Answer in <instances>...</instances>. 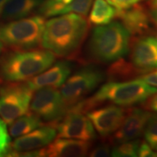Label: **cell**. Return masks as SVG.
<instances>
[{"label":"cell","mask_w":157,"mask_h":157,"mask_svg":"<svg viewBox=\"0 0 157 157\" xmlns=\"http://www.w3.org/2000/svg\"><path fill=\"white\" fill-rule=\"evenodd\" d=\"M88 29L89 23L82 15L63 14L45 23L41 44L56 56L71 59L81 48Z\"/></svg>","instance_id":"6da1fadb"},{"label":"cell","mask_w":157,"mask_h":157,"mask_svg":"<svg viewBox=\"0 0 157 157\" xmlns=\"http://www.w3.org/2000/svg\"><path fill=\"white\" fill-rule=\"evenodd\" d=\"M156 92L157 87L138 78L132 81H110L102 86L90 99L76 103L75 108L82 112H87L98 104L105 101L120 106H132L143 103Z\"/></svg>","instance_id":"7a4b0ae2"},{"label":"cell","mask_w":157,"mask_h":157,"mask_svg":"<svg viewBox=\"0 0 157 157\" xmlns=\"http://www.w3.org/2000/svg\"><path fill=\"white\" fill-rule=\"evenodd\" d=\"M56 59L48 50L8 52L0 58V79L5 82L28 81L50 68Z\"/></svg>","instance_id":"3957f363"},{"label":"cell","mask_w":157,"mask_h":157,"mask_svg":"<svg viewBox=\"0 0 157 157\" xmlns=\"http://www.w3.org/2000/svg\"><path fill=\"white\" fill-rule=\"evenodd\" d=\"M129 44V33L121 23L115 21L94 29L88 44V52L95 61L113 63L128 52Z\"/></svg>","instance_id":"277c9868"},{"label":"cell","mask_w":157,"mask_h":157,"mask_svg":"<svg viewBox=\"0 0 157 157\" xmlns=\"http://www.w3.org/2000/svg\"><path fill=\"white\" fill-rule=\"evenodd\" d=\"M45 23L40 15L11 21L0 26V41L14 51L35 50L42 42Z\"/></svg>","instance_id":"5b68a950"},{"label":"cell","mask_w":157,"mask_h":157,"mask_svg":"<svg viewBox=\"0 0 157 157\" xmlns=\"http://www.w3.org/2000/svg\"><path fill=\"white\" fill-rule=\"evenodd\" d=\"M34 90L26 82H6L0 89V117L10 125L17 118L26 114Z\"/></svg>","instance_id":"8992f818"},{"label":"cell","mask_w":157,"mask_h":157,"mask_svg":"<svg viewBox=\"0 0 157 157\" xmlns=\"http://www.w3.org/2000/svg\"><path fill=\"white\" fill-rule=\"evenodd\" d=\"M103 74L92 66L82 68L68 77L60 90L68 109L83 101L103 80Z\"/></svg>","instance_id":"52a82bcc"},{"label":"cell","mask_w":157,"mask_h":157,"mask_svg":"<svg viewBox=\"0 0 157 157\" xmlns=\"http://www.w3.org/2000/svg\"><path fill=\"white\" fill-rule=\"evenodd\" d=\"M29 105L31 113L42 121L55 126L66 114L68 107L58 88L46 87L35 90Z\"/></svg>","instance_id":"ba28073f"},{"label":"cell","mask_w":157,"mask_h":157,"mask_svg":"<svg viewBox=\"0 0 157 157\" xmlns=\"http://www.w3.org/2000/svg\"><path fill=\"white\" fill-rule=\"evenodd\" d=\"M55 127L58 137L87 142L95 138V129L87 116L73 107L68 109L66 114L55 125Z\"/></svg>","instance_id":"9c48e42d"},{"label":"cell","mask_w":157,"mask_h":157,"mask_svg":"<svg viewBox=\"0 0 157 157\" xmlns=\"http://www.w3.org/2000/svg\"><path fill=\"white\" fill-rule=\"evenodd\" d=\"M127 111L123 108L115 105L88 111L87 117L93 124L94 128L101 136H109L121 126Z\"/></svg>","instance_id":"30bf717a"},{"label":"cell","mask_w":157,"mask_h":157,"mask_svg":"<svg viewBox=\"0 0 157 157\" xmlns=\"http://www.w3.org/2000/svg\"><path fill=\"white\" fill-rule=\"evenodd\" d=\"M132 63L145 73L157 68V38L143 36L133 40L130 48Z\"/></svg>","instance_id":"8fae6325"},{"label":"cell","mask_w":157,"mask_h":157,"mask_svg":"<svg viewBox=\"0 0 157 157\" xmlns=\"http://www.w3.org/2000/svg\"><path fill=\"white\" fill-rule=\"evenodd\" d=\"M117 17L129 34L133 36H144L151 31L152 22L150 13L139 2L127 9L117 10Z\"/></svg>","instance_id":"7c38bea8"},{"label":"cell","mask_w":157,"mask_h":157,"mask_svg":"<svg viewBox=\"0 0 157 157\" xmlns=\"http://www.w3.org/2000/svg\"><path fill=\"white\" fill-rule=\"evenodd\" d=\"M56 135V128L52 125L39 127L27 134L17 137L10 145L8 156L11 153L30 151L44 148L54 140Z\"/></svg>","instance_id":"4fadbf2b"},{"label":"cell","mask_w":157,"mask_h":157,"mask_svg":"<svg viewBox=\"0 0 157 157\" xmlns=\"http://www.w3.org/2000/svg\"><path fill=\"white\" fill-rule=\"evenodd\" d=\"M151 113L140 109H133L127 111L120 127L115 132L113 139L117 143L135 140L144 132L147 122Z\"/></svg>","instance_id":"5bb4252c"},{"label":"cell","mask_w":157,"mask_h":157,"mask_svg":"<svg viewBox=\"0 0 157 157\" xmlns=\"http://www.w3.org/2000/svg\"><path fill=\"white\" fill-rule=\"evenodd\" d=\"M91 143L76 139L61 138L52 140L40 149V156L81 157L89 154Z\"/></svg>","instance_id":"9a60e30c"},{"label":"cell","mask_w":157,"mask_h":157,"mask_svg":"<svg viewBox=\"0 0 157 157\" xmlns=\"http://www.w3.org/2000/svg\"><path fill=\"white\" fill-rule=\"evenodd\" d=\"M71 73V66L68 61H59L52 67L26 81L31 90H35L46 87H61Z\"/></svg>","instance_id":"2e32d148"},{"label":"cell","mask_w":157,"mask_h":157,"mask_svg":"<svg viewBox=\"0 0 157 157\" xmlns=\"http://www.w3.org/2000/svg\"><path fill=\"white\" fill-rule=\"evenodd\" d=\"M43 0H8L2 10V17L5 21L23 18L39 7Z\"/></svg>","instance_id":"e0dca14e"},{"label":"cell","mask_w":157,"mask_h":157,"mask_svg":"<svg viewBox=\"0 0 157 157\" xmlns=\"http://www.w3.org/2000/svg\"><path fill=\"white\" fill-rule=\"evenodd\" d=\"M117 10L105 0H95L89 16L90 24L100 26L111 23L117 17Z\"/></svg>","instance_id":"ac0fdd59"},{"label":"cell","mask_w":157,"mask_h":157,"mask_svg":"<svg viewBox=\"0 0 157 157\" xmlns=\"http://www.w3.org/2000/svg\"><path fill=\"white\" fill-rule=\"evenodd\" d=\"M113 63L107 71V75L111 82L125 81L130 78H135L141 74H146L137 68L132 63L123 60L122 58Z\"/></svg>","instance_id":"d6986e66"},{"label":"cell","mask_w":157,"mask_h":157,"mask_svg":"<svg viewBox=\"0 0 157 157\" xmlns=\"http://www.w3.org/2000/svg\"><path fill=\"white\" fill-rule=\"evenodd\" d=\"M43 124V121L33 113H26L15 119L10 124V135L17 137L34 130Z\"/></svg>","instance_id":"ffe728a7"},{"label":"cell","mask_w":157,"mask_h":157,"mask_svg":"<svg viewBox=\"0 0 157 157\" xmlns=\"http://www.w3.org/2000/svg\"><path fill=\"white\" fill-rule=\"evenodd\" d=\"M140 144V140L135 139L118 143L117 146L111 150V156L115 157L137 156Z\"/></svg>","instance_id":"44dd1931"},{"label":"cell","mask_w":157,"mask_h":157,"mask_svg":"<svg viewBox=\"0 0 157 157\" xmlns=\"http://www.w3.org/2000/svg\"><path fill=\"white\" fill-rule=\"evenodd\" d=\"M93 0H73L66 5L60 12V15L67 13H76L82 16H87Z\"/></svg>","instance_id":"7402d4cb"},{"label":"cell","mask_w":157,"mask_h":157,"mask_svg":"<svg viewBox=\"0 0 157 157\" xmlns=\"http://www.w3.org/2000/svg\"><path fill=\"white\" fill-rule=\"evenodd\" d=\"M144 136L146 143L151 148L157 146V115L151 114L149 118L144 130Z\"/></svg>","instance_id":"603a6c76"},{"label":"cell","mask_w":157,"mask_h":157,"mask_svg":"<svg viewBox=\"0 0 157 157\" xmlns=\"http://www.w3.org/2000/svg\"><path fill=\"white\" fill-rule=\"evenodd\" d=\"M10 145V137L7 132V124L0 119V156H8Z\"/></svg>","instance_id":"cb8c5ba5"},{"label":"cell","mask_w":157,"mask_h":157,"mask_svg":"<svg viewBox=\"0 0 157 157\" xmlns=\"http://www.w3.org/2000/svg\"><path fill=\"white\" fill-rule=\"evenodd\" d=\"M111 148L108 145H101L93 149L89 154L92 157H105L111 156Z\"/></svg>","instance_id":"d4e9b609"},{"label":"cell","mask_w":157,"mask_h":157,"mask_svg":"<svg viewBox=\"0 0 157 157\" xmlns=\"http://www.w3.org/2000/svg\"><path fill=\"white\" fill-rule=\"evenodd\" d=\"M137 156L140 157H154L157 156V152L152 150L151 147L148 145V143L143 142L140 143L138 149Z\"/></svg>","instance_id":"484cf974"},{"label":"cell","mask_w":157,"mask_h":157,"mask_svg":"<svg viewBox=\"0 0 157 157\" xmlns=\"http://www.w3.org/2000/svg\"><path fill=\"white\" fill-rule=\"evenodd\" d=\"M138 79L142 80L146 83L150 84L153 87H157V68L155 71L148 72V73L143 74L140 77H138Z\"/></svg>","instance_id":"4316f807"},{"label":"cell","mask_w":157,"mask_h":157,"mask_svg":"<svg viewBox=\"0 0 157 157\" xmlns=\"http://www.w3.org/2000/svg\"><path fill=\"white\" fill-rule=\"evenodd\" d=\"M143 103V109L157 112V92L147 98Z\"/></svg>","instance_id":"83f0119b"},{"label":"cell","mask_w":157,"mask_h":157,"mask_svg":"<svg viewBox=\"0 0 157 157\" xmlns=\"http://www.w3.org/2000/svg\"><path fill=\"white\" fill-rule=\"evenodd\" d=\"M140 1L141 0H120L124 7V9L128 8V7H131L132 5H134L135 4L140 2Z\"/></svg>","instance_id":"f1b7e54d"},{"label":"cell","mask_w":157,"mask_h":157,"mask_svg":"<svg viewBox=\"0 0 157 157\" xmlns=\"http://www.w3.org/2000/svg\"><path fill=\"white\" fill-rule=\"evenodd\" d=\"M107 2H109L110 5H113L117 10H124V7L122 4L120 2V0H105Z\"/></svg>","instance_id":"f546056e"},{"label":"cell","mask_w":157,"mask_h":157,"mask_svg":"<svg viewBox=\"0 0 157 157\" xmlns=\"http://www.w3.org/2000/svg\"><path fill=\"white\" fill-rule=\"evenodd\" d=\"M54 1H56V2H58L60 4V5H61L62 6L65 7L66 5H67L69 3L71 2L73 0H54Z\"/></svg>","instance_id":"4dcf8cb0"},{"label":"cell","mask_w":157,"mask_h":157,"mask_svg":"<svg viewBox=\"0 0 157 157\" xmlns=\"http://www.w3.org/2000/svg\"><path fill=\"white\" fill-rule=\"evenodd\" d=\"M151 7L153 9H157V0H151Z\"/></svg>","instance_id":"1f68e13d"},{"label":"cell","mask_w":157,"mask_h":157,"mask_svg":"<svg viewBox=\"0 0 157 157\" xmlns=\"http://www.w3.org/2000/svg\"><path fill=\"white\" fill-rule=\"evenodd\" d=\"M8 1V0H0V15H1L2 10L3 7L5 6L6 2Z\"/></svg>","instance_id":"d6a6232c"},{"label":"cell","mask_w":157,"mask_h":157,"mask_svg":"<svg viewBox=\"0 0 157 157\" xmlns=\"http://www.w3.org/2000/svg\"><path fill=\"white\" fill-rule=\"evenodd\" d=\"M3 48H4V44H3V43L1 41H0V54H1L2 51L3 50Z\"/></svg>","instance_id":"836d02e7"},{"label":"cell","mask_w":157,"mask_h":157,"mask_svg":"<svg viewBox=\"0 0 157 157\" xmlns=\"http://www.w3.org/2000/svg\"><path fill=\"white\" fill-rule=\"evenodd\" d=\"M155 149H156V150H157V146L156 147V148H155Z\"/></svg>","instance_id":"e575fe53"}]
</instances>
